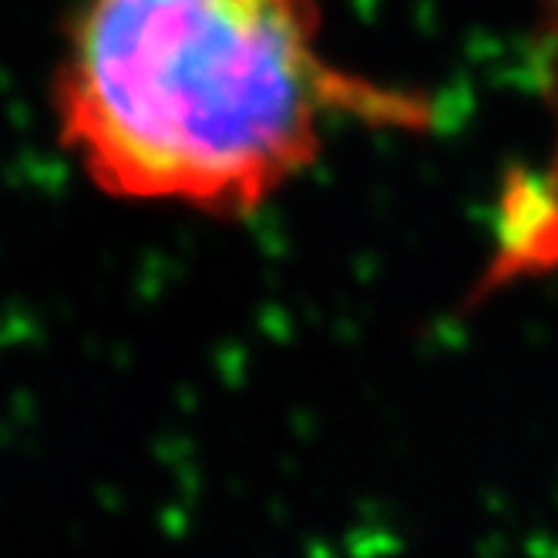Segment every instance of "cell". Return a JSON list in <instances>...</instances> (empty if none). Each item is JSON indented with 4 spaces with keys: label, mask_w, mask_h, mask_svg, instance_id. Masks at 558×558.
Wrapping results in <instances>:
<instances>
[{
    "label": "cell",
    "mask_w": 558,
    "mask_h": 558,
    "mask_svg": "<svg viewBox=\"0 0 558 558\" xmlns=\"http://www.w3.org/2000/svg\"><path fill=\"white\" fill-rule=\"evenodd\" d=\"M54 118L111 198L253 216L316 162L337 118L424 129L430 108L327 61L316 0H88Z\"/></svg>",
    "instance_id": "cell-1"
},
{
    "label": "cell",
    "mask_w": 558,
    "mask_h": 558,
    "mask_svg": "<svg viewBox=\"0 0 558 558\" xmlns=\"http://www.w3.org/2000/svg\"><path fill=\"white\" fill-rule=\"evenodd\" d=\"M538 27L548 37V54H551V71L558 74V0H532Z\"/></svg>",
    "instance_id": "cell-2"
}]
</instances>
